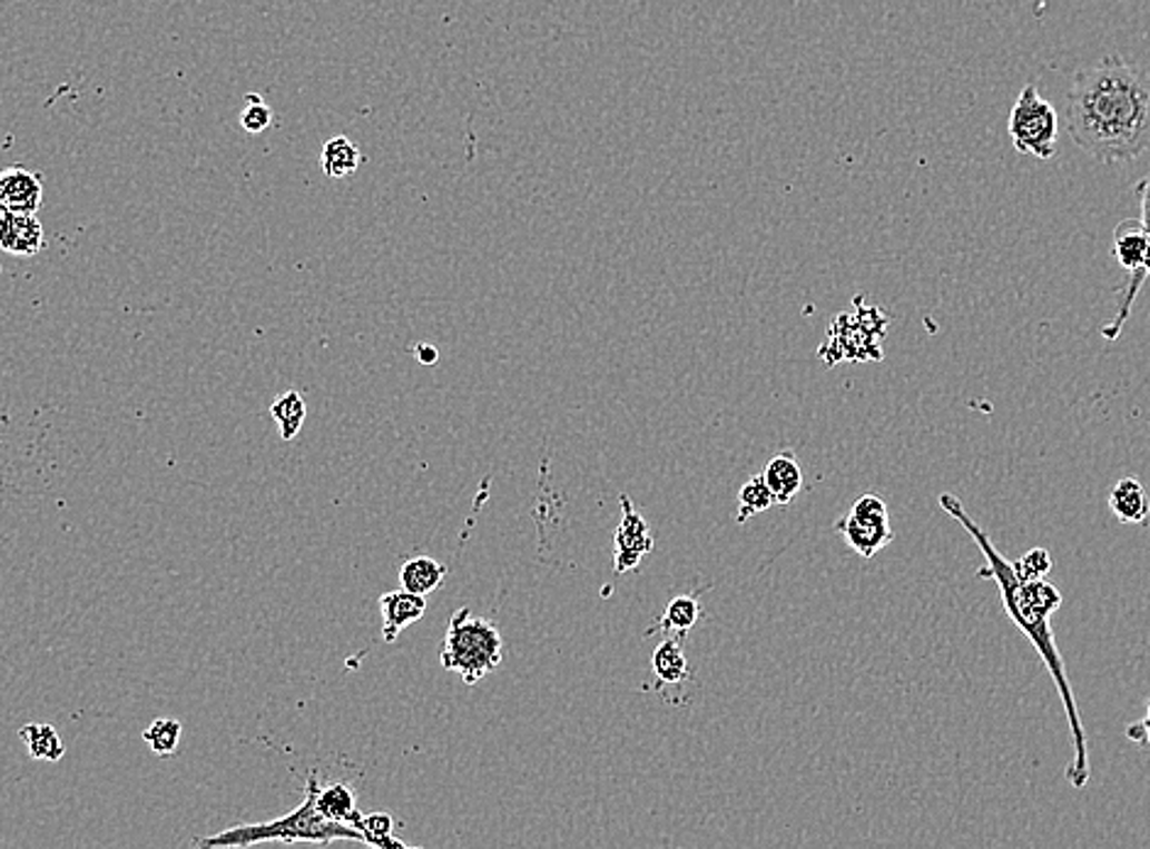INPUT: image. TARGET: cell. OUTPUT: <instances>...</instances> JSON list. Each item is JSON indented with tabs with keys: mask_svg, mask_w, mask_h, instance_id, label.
I'll list each match as a JSON object with an SVG mask.
<instances>
[{
	"mask_svg": "<svg viewBox=\"0 0 1150 849\" xmlns=\"http://www.w3.org/2000/svg\"><path fill=\"white\" fill-rule=\"evenodd\" d=\"M771 504H776V500L771 495L769 485H766L764 475H751L747 483L741 485V490H739V497H737V522L745 524L747 520H751V516H757V514L769 510Z\"/></svg>",
	"mask_w": 1150,
	"mask_h": 849,
	"instance_id": "ffe728a7",
	"label": "cell"
},
{
	"mask_svg": "<svg viewBox=\"0 0 1150 849\" xmlns=\"http://www.w3.org/2000/svg\"><path fill=\"white\" fill-rule=\"evenodd\" d=\"M20 740L28 744L32 759L59 761L65 757V742L52 724H24L20 728Z\"/></svg>",
	"mask_w": 1150,
	"mask_h": 849,
	"instance_id": "ac0fdd59",
	"label": "cell"
},
{
	"mask_svg": "<svg viewBox=\"0 0 1150 849\" xmlns=\"http://www.w3.org/2000/svg\"><path fill=\"white\" fill-rule=\"evenodd\" d=\"M620 507H622V520L620 526L615 529L612 544H615V575H625L629 571L639 569V563L645 561L653 551V536L645 516H641L632 500L627 495H620Z\"/></svg>",
	"mask_w": 1150,
	"mask_h": 849,
	"instance_id": "52a82bcc",
	"label": "cell"
},
{
	"mask_svg": "<svg viewBox=\"0 0 1150 849\" xmlns=\"http://www.w3.org/2000/svg\"><path fill=\"white\" fill-rule=\"evenodd\" d=\"M835 529L845 539V544L862 559H874L894 541L888 504L876 492H867L852 504V510L835 522Z\"/></svg>",
	"mask_w": 1150,
	"mask_h": 849,
	"instance_id": "8992f818",
	"label": "cell"
},
{
	"mask_svg": "<svg viewBox=\"0 0 1150 849\" xmlns=\"http://www.w3.org/2000/svg\"><path fill=\"white\" fill-rule=\"evenodd\" d=\"M1146 724H1150V703H1148V710H1146V718H1143Z\"/></svg>",
	"mask_w": 1150,
	"mask_h": 849,
	"instance_id": "f1b7e54d",
	"label": "cell"
},
{
	"mask_svg": "<svg viewBox=\"0 0 1150 849\" xmlns=\"http://www.w3.org/2000/svg\"><path fill=\"white\" fill-rule=\"evenodd\" d=\"M1109 507L1121 524H1143L1150 514V500L1139 477H1121L1109 492Z\"/></svg>",
	"mask_w": 1150,
	"mask_h": 849,
	"instance_id": "8fae6325",
	"label": "cell"
},
{
	"mask_svg": "<svg viewBox=\"0 0 1150 849\" xmlns=\"http://www.w3.org/2000/svg\"><path fill=\"white\" fill-rule=\"evenodd\" d=\"M940 507H943L945 514H950L957 524H962L964 532H967L974 544L980 546L982 556L986 561V565H982L980 569V577H986V581L996 583L1009 620L1019 626L1023 636L1029 639L1038 654H1041L1050 679H1053V683L1058 688L1062 705H1065V715H1068L1070 732H1072L1074 757L1068 764V781L1074 786V789H1084L1087 781H1090V773H1092L1090 771V747H1087L1084 724L1080 718L1078 700H1074V693H1072L1070 675L1065 671V661H1062L1060 649L1055 644V634H1053V630H1050V614L1062 605L1060 590L1053 583H1048L1045 577L1043 581H1021L1016 571H1013L1011 561L1001 556L999 549L992 544V536H989L984 529L972 520L970 512L964 510V504L955 495L943 492V495H940Z\"/></svg>",
	"mask_w": 1150,
	"mask_h": 849,
	"instance_id": "7a4b0ae2",
	"label": "cell"
},
{
	"mask_svg": "<svg viewBox=\"0 0 1150 849\" xmlns=\"http://www.w3.org/2000/svg\"><path fill=\"white\" fill-rule=\"evenodd\" d=\"M1141 269H1143V275H1146V277H1150V238H1148V243H1146V250H1143V265H1141Z\"/></svg>",
	"mask_w": 1150,
	"mask_h": 849,
	"instance_id": "83f0119b",
	"label": "cell"
},
{
	"mask_svg": "<svg viewBox=\"0 0 1150 849\" xmlns=\"http://www.w3.org/2000/svg\"><path fill=\"white\" fill-rule=\"evenodd\" d=\"M651 671L661 683H669V685H678L690 679L688 659H686L684 646L678 639H674V636L664 639V642L653 649Z\"/></svg>",
	"mask_w": 1150,
	"mask_h": 849,
	"instance_id": "2e32d148",
	"label": "cell"
},
{
	"mask_svg": "<svg viewBox=\"0 0 1150 849\" xmlns=\"http://www.w3.org/2000/svg\"><path fill=\"white\" fill-rule=\"evenodd\" d=\"M45 248V228L35 214L0 211V250L32 257Z\"/></svg>",
	"mask_w": 1150,
	"mask_h": 849,
	"instance_id": "9c48e42d",
	"label": "cell"
},
{
	"mask_svg": "<svg viewBox=\"0 0 1150 849\" xmlns=\"http://www.w3.org/2000/svg\"><path fill=\"white\" fill-rule=\"evenodd\" d=\"M316 808L321 816H326L328 820H336V822H345V826H353L355 830H357V822H361V818H363V813L355 806L353 789L345 783H331V786H324V789L318 786Z\"/></svg>",
	"mask_w": 1150,
	"mask_h": 849,
	"instance_id": "5bb4252c",
	"label": "cell"
},
{
	"mask_svg": "<svg viewBox=\"0 0 1150 849\" xmlns=\"http://www.w3.org/2000/svg\"><path fill=\"white\" fill-rule=\"evenodd\" d=\"M700 620V602L692 595H678L666 605L657 630L666 634H686Z\"/></svg>",
	"mask_w": 1150,
	"mask_h": 849,
	"instance_id": "d6986e66",
	"label": "cell"
},
{
	"mask_svg": "<svg viewBox=\"0 0 1150 849\" xmlns=\"http://www.w3.org/2000/svg\"><path fill=\"white\" fill-rule=\"evenodd\" d=\"M1011 565L1021 581H1043L1050 569H1053V559H1050L1045 549H1031L1019 561H1011Z\"/></svg>",
	"mask_w": 1150,
	"mask_h": 849,
	"instance_id": "603a6c76",
	"label": "cell"
},
{
	"mask_svg": "<svg viewBox=\"0 0 1150 849\" xmlns=\"http://www.w3.org/2000/svg\"><path fill=\"white\" fill-rule=\"evenodd\" d=\"M42 206V175L12 165L0 171V211L37 214Z\"/></svg>",
	"mask_w": 1150,
	"mask_h": 849,
	"instance_id": "ba28073f",
	"label": "cell"
},
{
	"mask_svg": "<svg viewBox=\"0 0 1150 849\" xmlns=\"http://www.w3.org/2000/svg\"><path fill=\"white\" fill-rule=\"evenodd\" d=\"M446 573H449L446 563H441L431 556H414L402 563L400 585L404 590H410V593L426 598L429 593H434L436 588L443 585V581H446Z\"/></svg>",
	"mask_w": 1150,
	"mask_h": 849,
	"instance_id": "4fadbf2b",
	"label": "cell"
},
{
	"mask_svg": "<svg viewBox=\"0 0 1150 849\" xmlns=\"http://www.w3.org/2000/svg\"><path fill=\"white\" fill-rule=\"evenodd\" d=\"M361 162V147L345 138V135H336V138L326 140L324 150H321V169H324V175L328 179H345L355 175Z\"/></svg>",
	"mask_w": 1150,
	"mask_h": 849,
	"instance_id": "9a60e30c",
	"label": "cell"
},
{
	"mask_svg": "<svg viewBox=\"0 0 1150 849\" xmlns=\"http://www.w3.org/2000/svg\"><path fill=\"white\" fill-rule=\"evenodd\" d=\"M316 791H318L316 773H308L304 803L299 808H294L292 813L277 818V820H269V822H253V826H235L228 830H220L218 835H212V838H196L191 845L204 847V849H216V847H250V845H259V842H316V845H328L336 840L363 842L361 830H355L353 826H345V822L328 820L326 816L318 813Z\"/></svg>",
	"mask_w": 1150,
	"mask_h": 849,
	"instance_id": "3957f363",
	"label": "cell"
},
{
	"mask_svg": "<svg viewBox=\"0 0 1150 849\" xmlns=\"http://www.w3.org/2000/svg\"><path fill=\"white\" fill-rule=\"evenodd\" d=\"M414 355L416 361L422 365H436L439 363V348L431 346V343H419V346L414 348Z\"/></svg>",
	"mask_w": 1150,
	"mask_h": 849,
	"instance_id": "4316f807",
	"label": "cell"
},
{
	"mask_svg": "<svg viewBox=\"0 0 1150 849\" xmlns=\"http://www.w3.org/2000/svg\"><path fill=\"white\" fill-rule=\"evenodd\" d=\"M1082 152L1104 165H1131L1150 147V73L1119 55L1074 73L1065 106Z\"/></svg>",
	"mask_w": 1150,
	"mask_h": 849,
	"instance_id": "6da1fadb",
	"label": "cell"
},
{
	"mask_svg": "<svg viewBox=\"0 0 1150 849\" xmlns=\"http://www.w3.org/2000/svg\"><path fill=\"white\" fill-rule=\"evenodd\" d=\"M1009 138L1016 152L1035 159H1053L1058 152L1060 118L1055 106L1041 96L1038 86H1023L1009 113Z\"/></svg>",
	"mask_w": 1150,
	"mask_h": 849,
	"instance_id": "5b68a950",
	"label": "cell"
},
{
	"mask_svg": "<svg viewBox=\"0 0 1150 849\" xmlns=\"http://www.w3.org/2000/svg\"><path fill=\"white\" fill-rule=\"evenodd\" d=\"M1136 196H1139V208H1141V224L1150 233V175H1146L1139 184H1136Z\"/></svg>",
	"mask_w": 1150,
	"mask_h": 849,
	"instance_id": "d4e9b609",
	"label": "cell"
},
{
	"mask_svg": "<svg viewBox=\"0 0 1150 849\" xmlns=\"http://www.w3.org/2000/svg\"><path fill=\"white\" fill-rule=\"evenodd\" d=\"M269 414H272V419L277 422L282 438L284 441H292V438L299 436V431L304 426L306 402H304V397L299 395V392L289 389V392H284V395H279L275 402H272Z\"/></svg>",
	"mask_w": 1150,
	"mask_h": 849,
	"instance_id": "e0dca14e",
	"label": "cell"
},
{
	"mask_svg": "<svg viewBox=\"0 0 1150 849\" xmlns=\"http://www.w3.org/2000/svg\"><path fill=\"white\" fill-rule=\"evenodd\" d=\"M240 126L245 132L259 135L272 126V110L257 93L245 96V108L240 113Z\"/></svg>",
	"mask_w": 1150,
	"mask_h": 849,
	"instance_id": "cb8c5ba5",
	"label": "cell"
},
{
	"mask_svg": "<svg viewBox=\"0 0 1150 849\" xmlns=\"http://www.w3.org/2000/svg\"><path fill=\"white\" fill-rule=\"evenodd\" d=\"M761 475L766 480V485H769L776 504L794 502L803 487V471L796 455L790 451L774 455V458L766 463Z\"/></svg>",
	"mask_w": 1150,
	"mask_h": 849,
	"instance_id": "7c38bea8",
	"label": "cell"
},
{
	"mask_svg": "<svg viewBox=\"0 0 1150 849\" xmlns=\"http://www.w3.org/2000/svg\"><path fill=\"white\" fill-rule=\"evenodd\" d=\"M1127 734H1129V740H1133L1136 744L1148 749V752H1150V724H1146L1143 720L1133 722V724H1129Z\"/></svg>",
	"mask_w": 1150,
	"mask_h": 849,
	"instance_id": "484cf974",
	"label": "cell"
},
{
	"mask_svg": "<svg viewBox=\"0 0 1150 849\" xmlns=\"http://www.w3.org/2000/svg\"><path fill=\"white\" fill-rule=\"evenodd\" d=\"M380 612H382V639L387 644L397 642V636L406 630V626L419 622L426 614V598L410 593V590H392V593L380 595Z\"/></svg>",
	"mask_w": 1150,
	"mask_h": 849,
	"instance_id": "30bf717a",
	"label": "cell"
},
{
	"mask_svg": "<svg viewBox=\"0 0 1150 849\" xmlns=\"http://www.w3.org/2000/svg\"><path fill=\"white\" fill-rule=\"evenodd\" d=\"M502 663V634L490 620L478 618L468 608L453 612L441 649V667L459 673L473 685Z\"/></svg>",
	"mask_w": 1150,
	"mask_h": 849,
	"instance_id": "277c9868",
	"label": "cell"
},
{
	"mask_svg": "<svg viewBox=\"0 0 1150 849\" xmlns=\"http://www.w3.org/2000/svg\"><path fill=\"white\" fill-rule=\"evenodd\" d=\"M357 830L363 835L365 845L380 849H410V845L394 838V818L390 813H370L357 822Z\"/></svg>",
	"mask_w": 1150,
	"mask_h": 849,
	"instance_id": "44dd1931",
	"label": "cell"
},
{
	"mask_svg": "<svg viewBox=\"0 0 1150 849\" xmlns=\"http://www.w3.org/2000/svg\"><path fill=\"white\" fill-rule=\"evenodd\" d=\"M142 740L150 744V749L155 754L159 757H169L175 754V749L179 747V740H181V724L177 720H155L150 728H147L142 732Z\"/></svg>",
	"mask_w": 1150,
	"mask_h": 849,
	"instance_id": "7402d4cb",
	"label": "cell"
}]
</instances>
